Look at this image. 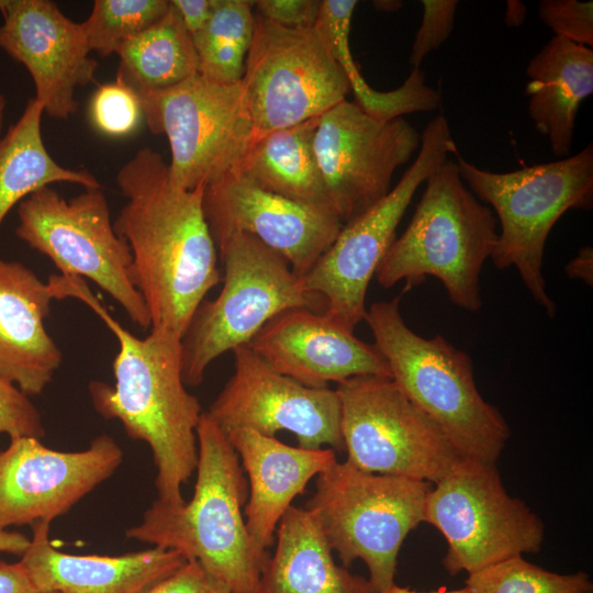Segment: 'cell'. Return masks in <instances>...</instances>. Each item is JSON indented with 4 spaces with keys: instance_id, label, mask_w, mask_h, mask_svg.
Masks as SVG:
<instances>
[{
    "instance_id": "6da1fadb",
    "label": "cell",
    "mask_w": 593,
    "mask_h": 593,
    "mask_svg": "<svg viewBox=\"0 0 593 593\" xmlns=\"http://www.w3.org/2000/svg\"><path fill=\"white\" fill-rule=\"evenodd\" d=\"M125 203L113 221L130 247L150 327L182 338L204 296L222 281L204 210V186H176L161 154L138 149L118 170Z\"/></svg>"
},
{
    "instance_id": "7a4b0ae2",
    "label": "cell",
    "mask_w": 593,
    "mask_h": 593,
    "mask_svg": "<svg viewBox=\"0 0 593 593\" xmlns=\"http://www.w3.org/2000/svg\"><path fill=\"white\" fill-rule=\"evenodd\" d=\"M66 298L89 305L114 334L119 350L112 363L114 384L93 380L89 394L105 419H118L128 437L152 451L158 500L181 504L182 485L197 469V427L203 413L182 378L181 337L152 328L139 338L125 329L93 296L80 277H65Z\"/></svg>"
},
{
    "instance_id": "3957f363",
    "label": "cell",
    "mask_w": 593,
    "mask_h": 593,
    "mask_svg": "<svg viewBox=\"0 0 593 593\" xmlns=\"http://www.w3.org/2000/svg\"><path fill=\"white\" fill-rule=\"evenodd\" d=\"M197 440V480L191 500L172 505L157 499L125 536L199 561L232 593H257L264 564L246 529L248 482L239 457L206 412L201 414Z\"/></svg>"
},
{
    "instance_id": "277c9868",
    "label": "cell",
    "mask_w": 593,
    "mask_h": 593,
    "mask_svg": "<svg viewBox=\"0 0 593 593\" xmlns=\"http://www.w3.org/2000/svg\"><path fill=\"white\" fill-rule=\"evenodd\" d=\"M404 292L372 303L363 320L391 379L461 457L496 463L511 435L506 421L480 394L467 353L439 334L425 338L406 325L400 312Z\"/></svg>"
},
{
    "instance_id": "5b68a950",
    "label": "cell",
    "mask_w": 593,
    "mask_h": 593,
    "mask_svg": "<svg viewBox=\"0 0 593 593\" xmlns=\"http://www.w3.org/2000/svg\"><path fill=\"white\" fill-rule=\"evenodd\" d=\"M425 183L410 223L376 271L377 281L389 289L405 280L406 292L433 276L452 304L477 312L480 273L497 239V220L466 187L455 160L443 163Z\"/></svg>"
},
{
    "instance_id": "8992f818",
    "label": "cell",
    "mask_w": 593,
    "mask_h": 593,
    "mask_svg": "<svg viewBox=\"0 0 593 593\" xmlns=\"http://www.w3.org/2000/svg\"><path fill=\"white\" fill-rule=\"evenodd\" d=\"M465 183L494 209L501 225L491 260L497 269L515 267L534 300L553 317L556 304L546 290L542 260L548 235L569 210L593 203V145L555 161L507 172L479 168L458 153Z\"/></svg>"
},
{
    "instance_id": "52a82bcc",
    "label": "cell",
    "mask_w": 593,
    "mask_h": 593,
    "mask_svg": "<svg viewBox=\"0 0 593 593\" xmlns=\"http://www.w3.org/2000/svg\"><path fill=\"white\" fill-rule=\"evenodd\" d=\"M214 243L223 286L215 299L198 306L181 338L182 378L189 387L200 385L212 361L248 345L279 313L325 310L324 299L305 290L289 264L256 237L232 233Z\"/></svg>"
},
{
    "instance_id": "ba28073f",
    "label": "cell",
    "mask_w": 593,
    "mask_h": 593,
    "mask_svg": "<svg viewBox=\"0 0 593 593\" xmlns=\"http://www.w3.org/2000/svg\"><path fill=\"white\" fill-rule=\"evenodd\" d=\"M432 483L361 471L336 461L315 480L304 508L318 524L345 567L363 561L373 593L395 582L404 539L425 517Z\"/></svg>"
},
{
    "instance_id": "9c48e42d",
    "label": "cell",
    "mask_w": 593,
    "mask_h": 593,
    "mask_svg": "<svg viewBox=\"0 0 593 593\" xmlns=\"http://www.w3.org/2000/svg\"><path fill=\"white\" fill-rule=\"evenodd\" d=\"M424 522L445 537L443 564L451 575L537 553L545 537L541 519L507 493L496 463L466 457L432 485Z\"/></svg>"
},
{
    "instance_id": "30bf717a",
    "label": "cell",
    "mask_w": 593,
    "mask_h": 593,
    "mask_svg": "<svg viewBox=\"0 0 593 593\" xmlns=\"http://www.w3.org/2000/svg\"><path fill=\"white\" fill-rule=\"evenodd\" d=\"M15 235L48 257L63 276L87 278L107 292L141 328L150 326L136 288L133 257L118 235L102 188L65 199L45 187L18 204Z\"/></svg>"
},
{
    "instance_id": "8fae6325",
    "label": "cell",
    "mask_w": 593,
    "mask_h": 593,
    "mask_svg": "<svg viewBox=\"0 0 593 593\" xmlns=\"http://www.w3.org/2000/svg\"><path fill=\"white\" fill-rule=\"evenodd\" d=\"M240 89L256 137L321 116L350 92L317 24L288 29L256 13Z\"/></svg>"
},
{
    "instance_id": "7c38bea8",
    "label": "cell",
    "mask_w": 593,
    "mask_h": 593,
    "mask_svg": "<svg viewBox=\"0 0 593 593\" xmlns=\"http://www.w3.org/2000/svg\"><path fill=\"white\" fill-rule=\"evenodd\" d=\"M419 152L396 186L368 211L343 225L314 266L301 277L325 301L324 312L350 328L365 320L369 283L418 187L458 153L448 120L437 115L421 135Z\"/></svg>"
},
{
    "instance_id": "4fadbf2b",
    "label": "cell",
    "mask_w": 593,
    "mask_h": 593,
    "mask_svg": "<svg viewBox=\"0 0 593 593\" xmlns=\"http://www.w3.org/2000/svg\"><path fill=\"white\" fill-rule=\"evenodd\" d=\"M137 96L148 130L168 139L176 186L194 190L238 172L256 137L240 83L221 85L197 74Z\"/></svg>"
},
{
    "instance_id": "5bb4252c",
    "label": "cell",
    "mask_w": 593,
    "mask_h": 593,
    "mask_svg": "<svg viewBox=\"0 0 593 593\" xmlns=\"http://www.w3.org/2000/svg\"><path fill=\"white\" fill-rule=\"evenodd\" d=\"M335 391L346 461L355 468L434 484L461 457L391 378L353 377Z\"/></svg>"
},
{
    "instance_id": "9a60e30c",
    "label": "cell",
    "mask_w": 593,
    "mask_h": 593,
    "mask_svg": "<svg viewBox=\"0 0 593 593\" xmlns=\"http://www.w3.org/2000/svg\"><path fill=\"white\" fill-rule=\"evenodd\" d=\"M421 135L402 118L381 121L344 100L321 115L314 150L332 210L343 224L391 190L394 171L419 147Z\"/></svg>"
},
{
    "instance_id": "2e32d148",
    "label": "cell",
    "mask_w": 593,
    "mask_h": 593,
    "mask_svg": "<svg viewBox=\"0 0 593 593\" xmlns=\"http://www.w3.org/2000/svg\"><path fill=\"white\" fill-rule=\"evenodd\" d=\"M232 353L234 372L206 411L224 434L244 428L275 437L287 430L299 447L345 450L335 390L309 388L277 372L248 345Z\"/></svg>"
},
{
    "instance_id": "e0dca14e",
    "label": "cell",
    "mask_w": 593,
    "mask_h": 593,
    "mask_svg": "<svg viewBox=\"0 0 593 593\" xmlns=\"http://www.w3.org/2000/svg\"><path fill=\"white\" fill-rule=\"evenodd\" d=\"M123 452L109 435L80 451H59L40 438L18 437L0 450V528L52 523L109 479Z\"/></svg>"
},
{
    "instance_id": "ac0fdd59",
    "label": "cell",
    "mask_w": 593,
    "mask_h": 593,
    "mask_svg": "<svg viewBox=\"0 0 593 593\" xmlns=\"http://www.w3.org/2000/svg\"><path fill=\"white\" fill-rule=\"evenodd\" d=\"M0 49L26 68L44 113L68 120L98 69L82 23L51 0H0Z\"/></svg>"
},
{
    "instance_id": "d6986e66",
    "label": "cell",
    "mask_w": 593,
    "mask_h": 593,
    "mask_svg": "<svg viewBox=\"0 0 593 593\" xmlns=\"http://www.w3.org/2000/svg\"><path fill=\"white\" fill-rule=\"evenodd\" d=\"M204 215L215 240L232 233L256 237L303 277L335 240L343 223L325 206L266 191L238 175L208 184Z\"/></svg>"
},
{
    "instance_id": "ffe728a7",
    "label": "cell",
    "mask_w": 593,
    "mask_h": 593,
    "mask_svg": "<svg viewBox=\"0 0 593 593\" xmlns=\"http://www.w3.org/2000/svg\"><path fill=\"white\" fill-rule=\"evenodd\" d=\"M248 346L273 370L309 388H327L358 376L391 378L372 344L324 311L286 310L272 317Z\"/></svg>"
},
{
    "instance_id": "44dd1931",
    "label": "cell",
    "mask_w": 593,
    "mask_h": 593,
    "mask_svg": "<svg viewBox=\"0 0 593 593\" xmlns=\"http://www.w3.org/2000/svg\"><path fill=\"white\" fill-rule=\"evenodd\" d=\"M247 474L248 497L244 517L257 559L265 566L278 524L307 483L336 461L331 448L307 449L250 429L225 434Z\"/></svg>"
},
{
    "instance_id": "7402d4cb",
    "label": "cell",
    "mask_w": 593,
    "mask_h": 593,
    "mask_svg": "<svg viewBox=\"0 0 593 593\" xmlns=\"http://www.w3.org/2000/svg\"><path fill=\"white\" fill-rule=\"evenodd\" d=\"M54 299L60 298L52 278L44 282L25 265L0 258V379L27 396L45 390L63 360L44 325Z\"/></svg>"
},
{
    "instance_id": "603a6c76",
    "label": "cell",
    "mask_w": 593,
    "mask_h": 593,
    "mask_svg": "<svg viewBox=\"0 0 593 593\" xmlns=\"http://www.w3.org/2000/svg\"><path fill=\"white\" fill-rule=\"evenodd\" d=\"M31 527L21 562L40 593H144L187 560L160 547L121 556L65 553L49 540V522Z\"/></svg>"
},
{
    "instance_id": "cb8c5ba5",
    "label": "cell",
    "mask_w": 593,
    "mask_h": 593,
    "mask_svg": "<svg viewBox=\"0 0 593 593\" xmlns=\"http://www.w3.org/2000/svg\"><path fill=\"white\" fill-rule=\"evenodd\" d=\"M528 113L557 157L570 155L581 103L593 92V51L555 36L526 68Z\"/></svg>"
},
{
    "instance_id": "d4e9b609",
    "label": "cell",
    "mask_w": 593,
    "mask_h": 593,
    "mask_svg": "<svg viewBox=\"0 0 593 593\" xmlns=\"http://www.w3.org/2000/svg\"><path fill=\"white\" fill-rule=\"evenodd\" d=\"M276 535V549L261 570L257 593H373L368 579L335 562L307 510L291 505Z\"/></svg>"
},
{
    "instance_id": "484cf974",
    "label": "cell",
    "mask_w": 593,
    "mask_h": 593,
    "mask_svg": "<svg viewBox=\"0 0 593 593\" xmlns=\"http://www.w3.org/2000/svg\"><path fill=\"white\" fill-rule=\"evenodd\" d=\"M320 118L256 137L236 175L290 200L332 209L314 150Z\"/></svg>"
},
{
    "instance_id": "4316f807",
    "label": "cell",
    "mask_w": 593,
    "mask_h": 593,
    "mask_svg": "<svg viewBox=\"0 0 593 593\" xmlns=\"http://www.w3.org/2000/svg\"><path fill=\"white\" fill-rule=\"evenodd\" d=\"M43 107L32 99L18 121L0 136V227L10 210L29 195L56 182L102 188L86 169L59 165L42 135Z\"/></svg>"
},
{
    "instance_id": "83f0119b",
    "label": "cell",
    "mask_w": 593,
    "mask_h": 593,
    "mask_svg": "<svg viewBox=\"0 0 593 593\" xmlns=\"http://www.w3.org/2000/svg\"><path fill=\"white\" fill-rule=\"evenodd\" d=\"M116 80L136 94L164 90L199 74L192 36L171 2L167 12L119 49Z\"/></svg>"
},
{
    "instance_id": "f1b7e54d",
    "label": "cell",
    "mask_w": 593,
    "mask_h": 593,
    "mask_svg": "<svg viewBox=\"0 0 593 593\" xmlns=\"http://www.w3.org/2000/svg\"><path fill=\"white\" fill-rule=\"evenodd\" d=\"M357 3L356 0H323L316 21L348 79L355 103L367 114L381 121L438 108L440 93L425 83V75L421 68H412L406 80L392 91H378L367 83L349 46L351 18Z\"/></svg>"
},
{
    "instance_id": "f546056e",
    "label": "cell",
    "mask_w": 593,
    "mask_h": 593,
    "mask_svg": "<svg viewBox=\"0 0 593 593\" xmlns=\"http://www.w3.org/2000/svg\"><path fill=\"white\" fill-rule=\"evenodd\" d=\"M253 7L247 0H215L211 18L192 35L199 75L221 85L240 83L254 36Z\"/></svg>"
},
{
    "instance_id": "4dcf8cb0",
    "label": "cell",
    "mask_w": 593,
    "mask_h": 593,
    "mask_svg": "<svg viewBox=\"0 0 593 593\" xmlns=\"http://www.w3.org/2000/svg\"><path fill=\"white\" fill-rule=\"evenodd\" d=\"M470 593H593L584 571L561 574L515 556L469 573Z\"/></svg>"
},
{
    "instance_id": "1f68e13d",
    "label": "cell",
    "mask_w": 593,
    "mask_h": 593,
    "mask_svg": "<svg viewBox=\"0 0 593 593\" xmlns=\"http://www.w3.org/2000/svg\"><path fill=\"white\" fill-rule=\"evenodd\" d=\"M169 0H96L82 21L89 48L102 57L118 54L121 46L161 18Z\"/></svg>"
},
{
    "instance_id": "d6a6232c",
    "label": "cell",
    "mask_w": 593,
    "mask_h": 593,
    "mask_svg": "<svg viewBox=\"0 0 593 593\" xmlns=\"http://www.w3.org/2000/svg\"><path fill=\"white\" fill-rule=\"evenodd\" d=\"M90 119L102 134L122 137L134 133L144 121L139 97L119 80L98 87L90 102Z\"/></svg>"
},
{
    "instance_id": "836d02e7",
    "label": "cell",
    "mask_w": 593,
    "mask_h": 593,
    "mask_svg": "<svg viewBox=\"0 0 593 593\" xmlns=\"http://www.w3.org/2000/svg\"><path fill=\"white\" fill-rule=\"evenodd\" d=\"M539 18L555 33V36L592 48V1L542 0L539 3Z\"/></svg>"
},
{
    "instance_id": "e575fe53",
    "label": "cell",
    "mask_w": 593,
    "mask_h": 593,
    "mask_svg": "<svg viewBox=\"0 0 593 593\" xmlns=\"http://www.w3.org/2000/svg\"><path fill=\"white\" fill-rule=\"evenodd\" d=\"M423 15L410 54L412 68H419L423 59L439 48L450 36L458 1L423 0Z\"/></svg>"
},
{
    "instance_id": "d590c367",
    "label": "cell",
    "mask_w": 593,
    "mask_h": 593,
    "mask_svg": "<svg viewBox=\"0 0 593 593\" xmlns=\"http://www.w3.org/2000/svg\"><path fill=\"white\" fill-rule=\"evenodd\" d=\"M12 438L45 435L43 419L30 396L0 379V436Z\"/></svg>"
},
{
    "instance_id": "8d00e7d4",
    "label": "cell",
    "mask_w": 593,
    "mask_h": 593,
    "mask_svg": "<svg viewBox=\"0 0 593 593\" xmlns=\"http://www.w3.org/2000/svg\"><path fill=\"white\" fill-rule=\"evenodd\" d=\"M144 593H232L199 561L186 560L178 569L150 585Z\"/></svg>"
},
{
    "instance_id": "74e56055",
    "label": "cell",
    "mask_w": 593,
    "mask_h": 593,
    "mask_svg": "<svg viewBox=\"0 0 593 593\" xmlns=\"http://www.w3.org/2000/svg\"><path fill=\"white\" fill-rule=\"evenodd\" d=\"M256 14L288 29H306L316 24L322 0H257Z\"/></svg>"
},
{
    "instance_id": "f35d334b",
    "label": "cell",
    "mask_w": 593,
    "mask_h": 593,
    "mask_svg": "<svg viewBox=\"0 0 593 593\" xmlns=\"http://www.w3.org/2000/svg\"><path fill=\"white\" fill-rule=\"evenodd\" d=\"M170 2L191 36L206 24L215 7V0H171Z\"/></svg>"
},
{
    "instance_id": "ab89813d",
    "label": "cell",
    "mask_w": 593,
    "mask_h": 593,
    "mask_svg": "<svg viewBox=\"0 0 593 593\" xmlns=\"http://www.w3.org/2000/svg\"><path fill=\"white\" fill-rule=\"evenodd\" d=\"M0 593H40L21 561L0 560Z\"/></svg>"
},
{
    "instance_id": "60d3db41",
    "label": "cell",
    "mask_w": 593,
    "mask_h": 593,
    "mask_svg": "<svg viewBox=\"0 0 593 593\" xmlns=\"http://www.w3.org/2000/svg\"><path fill=\"white\" fill-rule=\"evenodd\" d=\"M564 271L570 279H580L588 286L593 284V249L591 246L582 247L578 255L572 258Z\"/></svg>"
},
{
    "instance_id": "b9f144b4",
    "label": "cell",
    "mask_w": 593,
    "mask_h": 593,
    "mask_svg": "<svg viewBox=\"0 0 593 593\" xmlns=\"http://www.w3.org/2000/svg\"><path fill=\"white\" fill-rule=\"evenodd\" d=\"M30 546V538L19 532L0 528V552L22 556Z\"/></svg>"
},
{
    "instance_id": "7bdbcfd3",
    "label": "cell",
    "mask_w": 593,
    "mask_h": 593,
    "mask_svg": "<svg viewBox=\"0 0 593 593\" xmlns=\"http://www.w3.org/2000/svg\"><path fill=\"white\" fill-rule=\"evenodd\" d=\"M526 5L516 0L507 1L506 13H505V24L507 26H518L521 25L526 16Z\"/></svg>"
},
{
    "instance_id": "ee69618b",
    "label": "cell",
    "mask_w": 593,
    "mask_h": 593,
    "mask_svg": "<svg viewBox=\"0 0 593 593\" xmlns=\"http://www.w3.org/2000/svg\"><path fill=\"white\" fill-rule=\"evenodd\" d=\"M383 593H470V592L466 586H463L461 589H456V590L438 589V590L430 591V592H419V591L412 590L410 588L400 586V585L394 583L392 586H390Z\"/></svg>"
},
{
    "instance_id": "f6af8a7d",
    "label": "cell",
    "mask_w": 593,
    "mask_h": 593,
    "mask_svg": "<svg viewBox=\"0 0 593 593\" xmlns=\"http://www.w3.org/2000/svg\"><path fill=\"white\" fill-rule=\"evenodd\" d=\"M373 3L381 11H396L402 7L401 1H374Z\"/></svg>"
},
{
    "instance_id": "bcb514c9",
    "label": "cell",
    "mask_w": 593,
    "mask_h": 593,
    "mask_svg": "<svg viewBox=\"0 0 593 593\" xmlns=\"http://www.w3.org/2000/svg\"><path fill=\"white\" fill-rule=\"evenodd\" d=\"M5 105H7L5 97L0 90V136H1V131H2Z\"/></svg>"
}]
</instances>
